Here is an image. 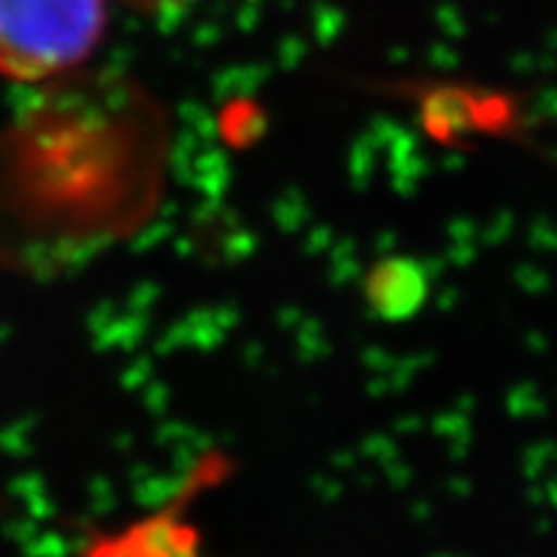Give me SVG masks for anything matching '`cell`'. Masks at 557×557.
<instances>
[{
    "label": "cell",
    "mask_w": 557,
    "mask_h": 557,
    "mask_svg": "<svg viewBox=\"0 0 557 557\" xmlns=\"http://www.w3.org/2000/svg\"><path fill=\"white\" fill-rule=\"evenodd\" d=\"M165 106L117 72L49 83L0 128V264L58 276L125 243L160 208Z\"/></svg>",
    "instance_id": "cell-1"
},
{
    "label": "cell",
    "mask_w": 557,
    "mask_h": 557,
    "mask_svg": "<svg viewBox=\"0 0 557 557\" xmlns=\"http://www.w3.org/2000/svg\"><path fill=\"white\" fill-rule=\"evenodd\" d=\"M109 0H0V77L54 83L100 49Z\"/></svg>",
    "instance_id": "cell-2"
}]
</instances>
